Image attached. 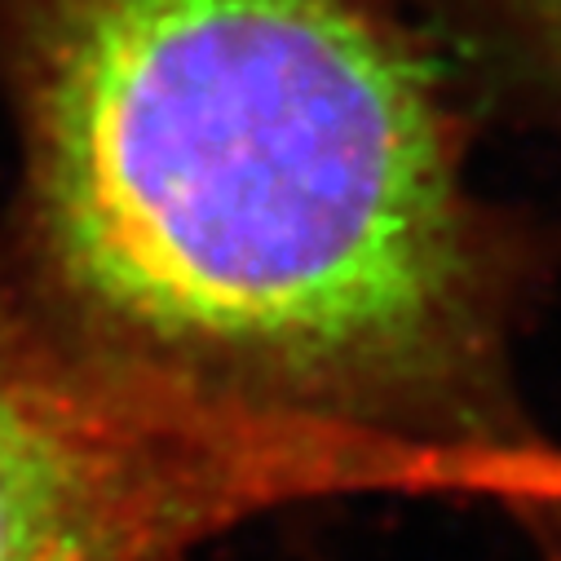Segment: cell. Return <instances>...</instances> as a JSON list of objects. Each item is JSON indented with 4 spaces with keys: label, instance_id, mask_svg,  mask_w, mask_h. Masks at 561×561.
Here are the masks:
<instances>
[{
    "label": "cell",
    "instance_id": "obj_2",
    "mask_svg": "<svg viewBox=\"0 0 561 561\" xmlns=\"http://www.w3.org/2000/svg\"><path fill=\"white\" fill-rule=\"evenodd\" d=\"M328 495L415 486L367 447L111 358L0 261V561H178L252 513Z\"/></svg>",
    "mask_w": 561,
    "mask_h": 561
},
{
    "label": "cell",
    "instance_id": "obj_1",
    "mask_svg": "<svg viewBox=\"0 0 561 561\" xmlns=\"http://www.w3.org/2000/svg\"><path fill=\"white\" fill-rule=\"evenodd\" d=\"M14 265L111 358L345 438L561 561L522 385L543 248L465 173L430 58L363 0H0Z\"/></svg>",
    "mask_w": 561,
    "mask_h": 561
},
{
    "label": "cell",
    "instance_id": "obj_3",
    "mask_svg": "<svg viewBox=\"0 0 561 561\" xmlns=\"http://www.w3.org/2000/svg\"><path fill=\"white\" fill-rule=\"evenodd\" d=\"M517 76L561 119V0H478Z\"/></svg>",
    "mask_w": 561,
    "mask_h": 561
}]
</instances>
